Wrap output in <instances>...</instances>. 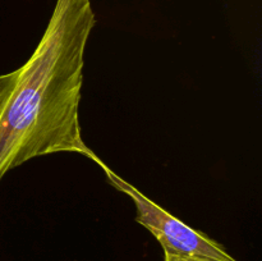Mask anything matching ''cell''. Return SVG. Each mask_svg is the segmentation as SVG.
<instances>
[{"instance_id":"obj_1","label":"cell","mask_w":262,"mask_h":261,"mask_svg":"<svg viewBox=\"0 0 262 261\" xmlns=\"http://www.w3.org/2000/svg\"><path fill=\"white\" fill-rule=\"evenodd\" d=\"M96 18L91 0H56L35 51L8 73L0 96V181L38 156L96 154L79 124L84 53Z\"/></svg>"},{"instance_id":"obj_2","label":"cell","mask_w":262,"mask_h":261,"mask_svg":"<svg viewBox=\"0 0 262 261\" xmlns=\"http://www.w3.org/2000/svg\"><path fill=\"white\" fill-rule=\"evenodd\" d=\"M92 161L101 166L113 187L133 200L137 210L136 219L159 241L164 255L197 261H237L219 243L174 217L136 187L120 178L106 164L102 163L99 156L95 155Z\"/></svg>"},{"instance_id":"obj_4","label":"cell","mask_w":262,"mask_h":261,"mask_svg":"<svg viewBox=\"0 0 262 261\" xmlns=\"http://www.w3.org/2000/svg\"><path fill=\"white\" fill-rule=\"evenodd\" d=\"M164 261H197V260H188V258H181V257H174V256L164 255Z\"/></svg>"},{"instance_id":"obj_3","label":"cell","mask_w":262,"mask_h":261,"mask_svg":"<svg viewBox=\"0 0 262 261\" xmlns=\"http://www.w3.org/2000/svg\"><path fill=\"white\" fill-rule=\"evenodd\" d=\"M7 82H8V74H3V76H0V96H2L3 91H4Z\"/></svg>"}]
</instances>
